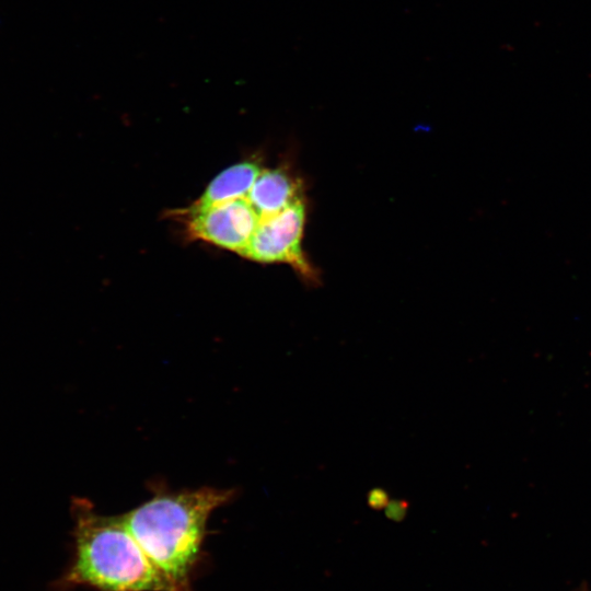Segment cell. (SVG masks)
Returning <instances> with one entry per match:
<instances>
[{"mask_svg": "<svg viewBox=\"0 0 591 591\" xmlns=\"http://www.w3.org/2000/svg\"><path fill=\"white\" fill-rule=\"evenodd\" d=\"M575 591H589V588H588L586 584H583V586L579 587V588H578L577 590H575Z\"/></svg>", "mask_w": 591, "mask_h": 591, "instance_id": "obj_9", "label": "cell"}, {"mask_svg": "<svg viewBox=\"0 0 591 591\" xmlns=\"http://www.w3.org/2000/svg\"><path fill=\"white\" fill-rule=\"evenodd\" d=\"M409 502L405 499L390 500L384 508L385 517L394 522H401L407 515Z\"/></svg>", "mask_w": 591, "mask_h": 591, "instance_id": "obj_7", "label": "cell"}, {"mask_svg": "<svg viewBox=\"0 0 591 591\" xmlns=\"http://www.w3.org/2000/svg\"><path fill=\"white\" fill-rule=\"evenodd\" d=\"M232 493L200 488L159 494L121 515L144 554L173 591H192L207 521Z\"/></svg>", "mask_w": 591, "mask_h": 591, "instance_id": "obj_1", "label": "cell"}, {"mask_svg": "<svg viewBox=\"0 0 591 591\" xmlns=\"http://www.w3.org/2000/svg\"><path fill=\"white\" fill-rule=\"evenodd\" d=\"M262 171V165L253 160L229 166L209 183L192 206L204 208L245 197Z\"/></svg>", "mask_w": 591, "mask_h": 591, "instance_id": "obj_6", "label": "cell"}, {"mask_svg": "<svg viewBox=\"0 0 591 591\" xmlns=\"http://www.w3.org/2000/svg\"><path fill=\"white\" fill-rule=\"evenodd\" d=\"M246 197L264 218L302 200L301 184L285 169H263Z\"/></svg>", "mask_w": 591, "mask_h": 591, "instance_id": "obj_5", "label": "cell"}, {"mask_svg": "<svg viewBox=\"0 0 591 591\" xmlns=\"http://www.w3.org/2000/svg\"><path fill=\"white\" fill-rule=\"evenodd\" d=\"M73 558L54 588L90 587L99 591H173L127 529L121 515L99 514L85 499H74Z\"/></svg>", "mask_w": 591, "mask_h": 591, "instance_id": "obj_2", "label": "cell"}, {"mask_svg": "<svg viewBox=\"0 0 591 591\" xmlns=\"http://www.w3.org/2000/svg\"><path fill=\"white\" fill-rule=\"evenodd\" d=\"M190 236L243 255L260 217L247 197L181 211Z\"/></svg>", "mask_w": 591, "mask_h": 591, "instance_id": "obj_4", "label": "cell"}, {"mask_svg": "<svg viewBox=\"0 0 591 591\" xmlns=\"http://www.w3.org/2000/svg\"><path fill=\"white\" fill-rule=\"evenodd\" d=\"M304 222L303 200L275 215L260 218L242 256L257 263L288 264L304 279L314 281L316 271L302 250Z\"/></svg>", "mask_w": 591, "mask_h": 591, "instance_id": "obj_3", "label": "cell"}, {"mask_svg": "<svg viewBox=\"0 0 591 591\" xmlns=\"http://www.w3.org/2000/svg\"><path fill=\"white\" fill-rule=\"evenodd\" d=\"M389 501V493L380 487L372 488L367 495V503L373 510L384 509Z\"/></svg>", "mask_w": 591, "mask_h": 591, "instance_id": "obj_8", "label": "cell"}]
</instances>
